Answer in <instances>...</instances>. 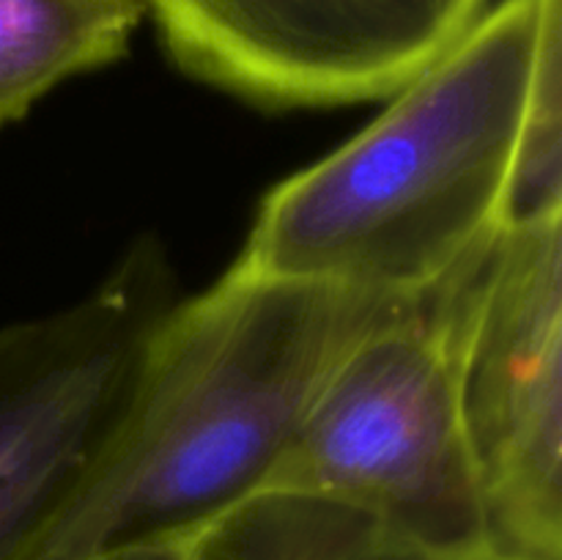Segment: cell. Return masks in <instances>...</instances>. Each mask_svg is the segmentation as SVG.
<instances>
[{"label":"cell","instance_id":"cell-1","mask_svg":"<svg viewBox=\"0 0 562 560\" xmlns=\"http://www.w3.org/2000/svg\"><path fill=\"white\" fill-rule=\"evenodd\" d=\"M412 300L263 278L234 261L159 322L102 456L11 560L206 536L261 492L346 349Z\"/></svg>","mask_w":562,"mask_h":560},{"label":"cell","instance_id":"cell-2","mask_svg":"<svg viewBox=\"0 0 562 560\" xmlns=\"http://www.w3.org/2000/svg\"><path fill=\"white\" fill-rule=\"evenodd\" d=\"M562 0H499L351 141L258 203L236 264L263 278L412 300L505 228L532 80Z\"/></svg>","mask_w":562,"mask_h":560},{"label":"cell","instance_id":"cell-3","mask_svg":"<svg viewBox=\"0 0 562 560\" xmlns=\"http://www.w3.org/2000/svg\"><path fill=\"white\" fill-rule=\"evenodd\" d=\"M475 264L346 349L261 492L338 511L406 560L492 552L456 401V327Z\"/></svg>","mask_w":562,"mask_h":560},{"label":"cell","instance_id":"cell-4","mask_svg":"<svg viewBox=\"0 0 562 560\" xmlns=\"http://www.w3.org/2000/svg\"><path fill=\"white\" fill-rule=\"evenodd\" d=\"M456 401L488 549L562 560V214L505 225L467 278Z\"/></svg>","mask_w":562,"mask_h":560},{"label":"cell","instance_id":"cell-5","mask_svg":"<svg viewBox=\"0 0 562 560\" xmlns=\"http://www.w3.org/2000/svg\"><path fill=\"white\" fill-rule=\"evenodd\" d=\"M176 300L162 245L143 236L88 296L0 327V560L97 464Z\"/></svg>","mask_w":562,"mask_h":560},{"label":"cell","instance_id":"cell-6","mask_svg":"<svg viewBox=\"0 0 562 560\" xmlns=\"http://www.w3.org/2000/svg\"><path fill=\"white\" fill-rule=\"evenodd\" d=\"M181 71L267 108L390 99L486 0H143Z\"/></svg>","mask_w":562,"mask_h":560},{"label":"cell","instance_id":"cell-7","mask_svg":"<svg viewBox=\"0 0 562 560\" xmlns=\"http://www.w3.org/2000/svg\"><path fill=\"white\" fill-rule=\"evenodd\" d=\"M143 20V0H0V126L60 82L115 64Z\"/></svg>","mask_w":562,"mask_h":560},{"label":"cell","instance_id":"cell-8","mask_svg":"<svg viewBox=\"0 0 562 560\" xmlns=\"http://www.w3.org/2000/svg\"><path fill=\"white\" fill-rule=\"evenodd\" d=\"M201 538H176V541L140 544V547L113 549V552L93 555L86 560H198L201 555Z\"/></svg>","mask_w":562,"mask_h":560},{"label":"cell","instance_id":"cell-9","mask_svg":"<svg viewBox=\"0 0 562 560\" xmlns=\"http://www.w3.org/2000/svg\"><path fill=\"white\" fill-rule=\"evenodd\" d=\"M461 560H508L503 555H494V552H481V555H470V558H461Z\"/></svg>","mask_w":562,"mask_h":560}]
</instances>
